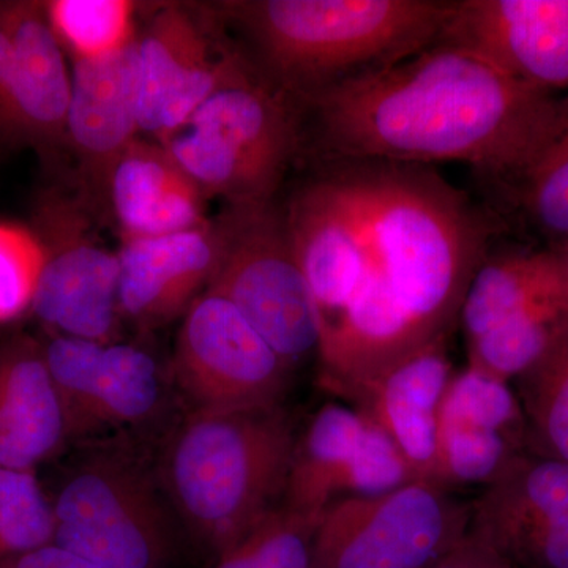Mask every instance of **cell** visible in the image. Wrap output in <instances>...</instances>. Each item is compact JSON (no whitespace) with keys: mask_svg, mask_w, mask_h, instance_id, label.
<instances>
[{"mask_svg":"<svg viewBox=\"0 0 568 568\" xmlns=\"http://www.w3.org/2000/svg\"><path fill=\"white\" fill-rule=\"evenodd\" d=\"M455 372L448 338L437 339L351 388L342 399L390 439L416 480L437 484V429Z\"/></svg>","mask_w":568,"mask_h":568,"instance_id":"18","label":"cell"},{"mask_svg":"<svg viewBox=\"0 0 568 568\" xmlns=\"http://www.w3.org/2000/svg\"><path fill=\"white\" fill-rule=\"evenodd\" d=\"M14 73V48L9 29L0 18V126L9 104L11 81Z\"/></svg>","mask_w":568,"mask_h":568,"instance_id":"32","label":"cell"},{"mask_svg":"<svg viewBox=\"0 0 568 568\" xmlns=\"http://www.w3.org/2000/svg\"><path fill=\"white\" fill-rule=\"evenodd\" d=\"M301 104L250 62L162 142L205 196L274 201L301 144Z\"/></svg>","mask_w":568,"mask_h":568,"instance_id":"5","label":"cell"},{"mask_svg":"<svg viewBox=\"0 0 568 568\" xmlns=\"http://www.w3.org/2000/svg\"><path fill=\"white\" fill-rule=\"evenodd\" d=\"M118 257L122 320L162 327L185 316L207 291L219 263V235L213 223L153 237L122 235Z\"/></svg>","mask_w":568,"mask_h":568,"instance_id":"19","label":"cell"},{"mask_svg":"<svg viewBox=\"0 0 568 568\" xmlns=\"http://www.w3.org/2000/svg\"><path fill=\"white\" fill-rule=\"evenodd\" d=\"M294 375L223 297L204 293L183 316L171 379L190 410L284 406Z\"/></svg>","mask_w":568,"mask_h":568,"instance_id":"10","label":"cell"},{"mask_svg":"<svg viewBox=\"0 0 568 568\" xmlns=\"http://www.w3.org/2000/svg\"><path fill=\"white\" fill-rule=\"evenodd\" d=\"M440 40L478 52L540 91L568 92V0L454 2Z\"/></svg>","mask_w":568,"mask_h":568,"instance_id":"16","label":"cell"},{"mask_svg":"<svg viewBox=\"0 0 568 568\" xmlns=\"http://www.w3.org/2000/svg\"><path fill=\"white\" fill-rule=\"evenodd\" d=\"M51 497L36 470L0 466V568L54 544Z\"/></svg>","mask_w":568,"mask_h":568,"instance_id":"26","label":"cell"},{"mask_svg":"<svg viewBox=\"0 0 568 568\" xmlns=\"http://www.w3.org/2000/svg\"><path fill=\"white\" fill-rule=\"evenodd\" d=\"M317 521L278 507L241 544L216 559L215 568H312Z\"/></svg>","mask_w":568,"mask_h":568,"instance_id":"28","label":"cell"},{"mask_svg":"<svg viewBox=\"0 0 568 568\" xmlns=\"http://www.w3.org/2000/svg\"><path fill=\"white\" fill-rule=\"evenodd\" d=\"M529 455L528 425L511 383L466 365L448 384L437 429V485L488 487Z\"/></svg>","mask_w":568,"mask_h":568,"instance_id":"15","label":"cell"},{"mask_svg":"<svg viewBox=\"0 0 568 568\" xmlns=\"http://www.w3.org/2000/svg\"><path fill=\"white\" fill-rule=\"evenodd\" d=\"M361 271L321 332L317 381L342 399L407 355L448 338L487 254L488 220L465 193L416 164L336 162Z\"/></svg>","mask_w":568,"mask_h":568,"instance_id":"1","label":"cell"},{"mask_svg":"<svg viewBox=\"0 0 568 568\" xmlns=\"http://www.w3.org/2000/svg\"><path fill=\"white\" fill-rule=\"evenodd\" d=\"M250 62L213 48L189 7H163L138 39L140 132L166 141Z\"/></svg>","mask_w":568,"mask_h":568,"instance_id":"14","label":"cell"},{"mask_svg":"<svg viewBox=\"0 0 568 568\" xmlns=\"http://www.w3.org/2000/svg\"><path fill=\"white\" fill-rule=\"evenodd\" d=\"M14 48V73L0 138L50 149L65 138L71 71L44 3L0 2Z\"/></svg>","mask_w":568,"mask_h":568,"instance_id":"20","label":"cell"},{"mask_svg":"<svg viewBox=\"0 0 568 568\" xmlns=\"http://www.w3.org/2000/svg\"><path fill=\"white\" fill-rule=\"evenodd\" d=\"M219 263L205 293L223 297L297 372L317 357L320 321L274 201L227 204L215 223Z\"/></svg>","mask_w":568,"mask_h":568,"instance_id":"7","label":"cell"},{"mask_svg":"<svg viewBox=\"0 0 568 568\" xmlns=\"http://www.w3.org/2000/svg\"><path fill=\"white\" fill-rule=\"evenodd\" d=\"M429 568H515L484 532L470 526L446 555Z\"/></svg>","mask_w":568,"mask_h":568,"instance_id":"30","label":"cell"},{"mask_svg":"<svg viewBox=\"0 0 568 568\" xmlns=\"http://www.w3.org/2000/svg\"><path fill=\"white\" fill-rule=\"evenodd\" d=\"M138 39L106 58L73 61L71 70L65 138L80 159L82 174L106 196L115 164L141 133Z\"/></svg>","mask_w":568,"mask_h":568,"instance_id":"21","label":"cell"},{"mask_svg":"<svg viewBox=\"0 0 568 568\" xmlns=\"http://www.w3.org/2000/svg\"><path fill=\"white\" fill-rule=\"evenodd\" d=\"M467 365L514 383L568 328L555 250L487 256L459 310Z\"/></svg>","mask_w":568,"mask_h":568,"instance_id":"8","label":"cell"},{"mask_svg":"<svg viewBox=\"0 0 568 568\" xmlns=\"http://www.w3.org/2000/svg\"><path fill=\"white\" fill-rule=\"evenodd\" d=\"M52 31L73 61L115 54L140 37L136 3L129 0H52L44 2Z\"/></svg>","mask_w":568,"mask_h":568,"instance_id":"25","label":"cell"},{"mask_svg":"<svg viewBox=\"0 0 568 568\" xmlns=\"http://www.w3.org/2000/svg\"><path fill=\"white\" fill-rule=\"evenodd\" d=\"M51 500L55 547L102 568H173L178 519L159 477L125 448H92Z\"/></svg>","mask_w":568,"mask_h":568,"instance_id":"6","label":"cell"},{"mask_svg":"<svg viewBox=\"0 0 568 568\" xmlns=\"http://www.w3.org/2000/svg\"><path fill=\"white\" fill-rule=\"evenodd\" d=\"M514 384L528 425L529 455L568 465V328Z\"/></svg>","mask_w":568,"mask_h":568,"instance_id":"24","label":"cell"},{"mask_svg":"<svg viewBox=\"0 0 568 568\" xmlns=\"http://www.w3.org/2000/svg\"><path fill=\"white\" fill-rule=\"evenodd\" d=\"M473 526L515 568H568V465L517 459L474 500Z\"/></svg>","mask_w":568,"mask_h":568,"instance_id":"17","label":"cell"},{"mask_svg":"<svg viewBox=\"0 0 568 568\" xmlns=\"http://www.w3.org/2000/svg\"><path fill=\"white\" fill-rule=\"evenodd\" d=\"M413 480L375 424L346 403H325L297 433L283 507L320 519L339 500L383 495Z\"/></svg>","mask_w":568,"mask_h":568,"instance_id":"11","label":"cell"},{"mask_svg":"<svg viewBox=\"0 0 568 568\" xmlns=\"http://www.w3.org/2000/svg\"><path fill=\"white\" fill-rule=\"evenodd\" d=\"M295 439L286 406L190 410L164 446L159 480L197 549L222 558L283 506Z\"/></svg>","mask_w":568,"mask_h":568,"instance_id":"3","label":"cell"},{"mask_svg":"<svg viewBox=\"0 0 568 568\" xmlns=\"http://www.w3.org/2000/svg\"><path fill=\"white\" fill-rule=\"evenodd\" d=\"M517 182L530 222L556 245L568 244V95L551 140Z\"/></svg>","mask_w":568,"mask_h":568,"instance_id":"27","label":"cell"},{"mask_svg":"<svg viewBox=\"0 0 568 568\" xmlns=\"http://www.w3.org/2000/svg\"><path fill=\"white\" fill-rule=\"evenodd\" d=\"M112 211L129 237L181 233L207 224L205 193L162 142L136 140L112 171Z\"/></svg>","mask_w":568,"mask_h":568,"instance_id":"23","label":"cell"},{"mask_svg":"<svg viewBox=\"0 0 568 568\" xmlns=\"http://www.w3.org/2000/svg\"><path fill=\"white\" fill-rule=\"evenodd\" d=\"M552 250H555L556 254H558L560 274H562L564 287H566L568 301V244L558 246V248Z\"/></svg>","mask_w":568,"mask_h":568,"instance_id":"33","label":"cell"},{"mask_svg":"<svg viewBox=\"0 0 568 568\" xmlns=\"http://www.w3.org/2000/svg\"><path fill=\"white\" fill-rule=\"evenodd\" d=\"M39 234L44 265L32 302L33 315L54 335L97 343L118 342V253L84 234L73 205L50 196L39 207Z\"/></svg>","mask_w":568,"mask_h":568,"instance_id":"12","label":"cell"},{"mask_svg":"<svg viewBox=\"0 0 568 568\" xmlns=\"http://www.w3.org/2000/svg\"><path fill=\"white\" fill-rule=\"evenodd\" d=\"M43 265L39 234L21 224L0 222V324L32 308Z\"/></svg>","mask_w":568,"mask_h":568,"instance_id":"29","label":"cell"},{"mask_svg":"<svg viewBox=\"0 0 568 568\" xmlns=\"http://www.w3.org/2000/svg\"><path fill=\"white\" fill-rule=\"evenodd\" d=\"M70 443L43 343L28 335L0 343V466L37 473Z\"/></svg>","mask_w":568,"mask_h":568,"instance_id":"22","label":"cell"},{"mask_svg":"<svg viewBox=\"0 0 568 568\" xmlns=\"http://www.w3.org/2000/svg\"><path fill=\"white\" fill-rule=\"evenodd\" d=\"M11 568H102L95 566V564L89 562V560L80 558V556L73 555V552L67 551L55 547L54 544L50 547L33 551L31 555L26 556L18 560Z\"/></svg>","mask_w":568,"mask_h":568,"instance_id":"31","label":"cell"},{"mask_svg":"<svg viewBox=\"0 0 568 568\" xmlns=\"http://www.w3.org/2000/svg\"><path fill=\"white\" fill-rule=\"evenodd\" d=\"M473 526V503L413 480L327 508L313 537L312 568H429Z\"/></svg>","mask_w":568,"mask_h":568,"instance_id":"9","label":"cell"},{"mask_svg":"<svg viewBox=\"0 0 568 568\" xmlns=\"http://www.w3.org/2000/svg\"><path fill=\"white\" fill-rule=\"evenodd\" d=\"M454 2L252 0L227 3L257 69L298 104L406 61L443 39Z\"/></svg>","mask_w":568,"mask_h":568,"instance_id":"4","label":"cell"},{"mask_svg":"<svg viewBox=\"0 0 568 568\" xmlns=\"http://www.w3.org/2000/svg\"><path fill=\"white\" fill-rule=\"evenodd\" d=\"M43 351L65 406L71 443L144 425L162 413L168 386L148 351L62 335L50 336Z\"/></svg>","mask_w":568,"mask_h":568,"instance_id":"13","label":"cell"},{"mask_svg":"<svg viewBox=\"0 0 568 568\" xmlns=\"http://www.w3.org/2000/svg\"><path fill=\"white\" fill-rule=\"evenodd\" d=\"M564 97L437 41L302 103L335 162L465 163L517 182L558 126Z\"/></svg>","mask_w":568,"mask_h":568,"instance_id":"2","label":"cell"}]
</instances>
